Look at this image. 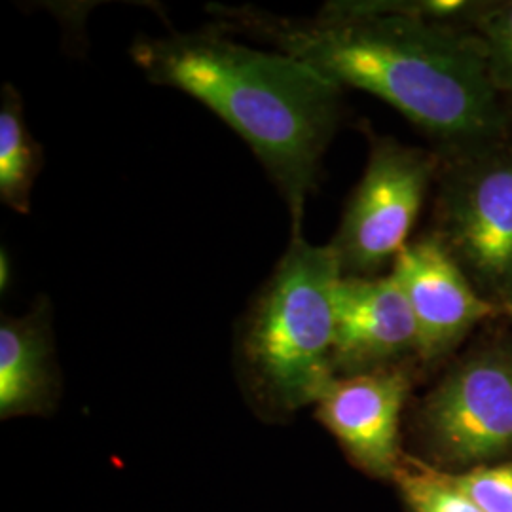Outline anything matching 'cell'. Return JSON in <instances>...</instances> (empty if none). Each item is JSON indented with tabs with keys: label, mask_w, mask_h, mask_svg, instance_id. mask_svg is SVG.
I'll return each mask as SVG.
<instances>
[{
	"label": "cell",
	"mask_w": 512,
	"mask_h": 512,
	"mask_svg": "<svg viewBox=\"0 0 512 512\" xmlns=\"http://www.w3.org/2000/svg\"><path fill=\"white\" fill-rule=\"evenodd\" d=\"M211 27L370 93L420 129L440 162L509 141L482 42L459 23L387 12L376 0L327 2L313 18L251 4H209Z\"/></svg>",
	"instance_id": "cell-1"
},
{
	"label": "cell",
	"mask_w": 512,
	"mask_h": 512,
	"mask_svg": "<svg viewBox=\"0 0 512 512\" xmlns=\"http://www.w3.org/2000/svg\"><path fill=\"white\" fill-rule=\"evenodd\" d=\"M129 55L150 84L190 95L251 148L289 209L293 232L317 190L344 90L291 55L200 31L145 35Z\"/></svg>",
	"instance_id": "cell-2"
},
{
	"label": "cell",
	"mask_w": 512,
	"mask_h": 512,
	"mask_svg": "<svg viewBox=\"0 0 512 512\" xmlns=\"http://www.w3.org/2000/svg\"><path fill=\"white\" fill-rule=\"evenodd\" d=\"M342 277L330 245L293 232L239 330L241 365L262 403L281 412L315 404L336 376L334 289Z\"/></svg>",
	"instance_id": "cell-3"
},
{
	"label": "cell",
	"mask_w": 512,
	"mask_h": 512,
	"mask_svg": "<svg viewBox=\"0 0 512 512\" xmlns=\"http://www.w3.org/2000/svg\"><path fill=\"white\" fill-rule=\"evenodd\" d=\"M435 232L475 283L503 304L512 293V143L440 162Z\"/></svg>",
	"instance_id": "cell-4"
},
{
	"label": "cell",
	"mask_w": 512,
	"mask_h": 512,
	"mask_svg": "<svg viewBox=\"0 0 512 512\" xmlns=\"http://www.w3.org/2000/svg\"><path fill=\"white\" fill-rule=\"evenodd\" d=\"M440 171L435 150L408 147L393 137L370 145L365 173L330 241L342 275L374 277L410 243L425 196Z\"/></svg>",
	"instance_id": "cell-5"
},
{
	"label": "cell",
	"mask_w": 512,
	"mask_h": 512,
	"mask_svg": "<svg viewBox=\"0 0 512 512\" xmlns=\"http://www.w3.org/2000/svg\"><path fill=\"white\" fill-rule=\"evenodd\" d=\"M420 418L442 458L484 463L511 454V355L492 349L461 363L425 399Z\"/></svg>",
	"instance_id": "cell-6"
},
{
	"label": "cell",
	"mask_w": 512,
	"mask_h": 512,
	"mask_svg": "<svg viewBox=\"0 0 512 512\" xmlns=\"http://www.w3.org/2000/svg\"><path fill=\"white\" fill-rule=\"evenodd\" d=\"M416 317L393 275L346 277L334 289L336 376H357L395 368L399 359L418 355Z\"/></svg>",
	"instance_id": "cell-7"
},
{
	"label": "cell",
	"mask_w": 512,
	"mask_h": 512,
	"mask_svg": "<svg viewBox=\"0 0 512 512\" xmlns=\"http://www.w3.org/2000/svg\"><path fill=\"white\" fill-rule=\"evenodd\" d=\"M391 275L416 317L423 361L448 353L497 311L433 234L410 241L393 262Z\"/></svg>",
	"instance_id": "cell-8"
},
{
	"label": "cell",
	"mask_w": 512,
	"mask_h": 512,
	"mask_svg": "<svg viewBox=\"0 0 512 512\" xmlns=\"http://www.w3.org/2000/svg\"><path fill=\"white\" fill-rule=\"evenodd\" d=\"M408 391L399 368L340 376L315 403V416L368 475L393 478L403 459L399 423Z\"/></svg>",
	"instance_id": "cell-9"
},
{
	"label": "cell",
	"mask_w": 512,
	"mask_h": 512,
	"mask_svg": "<svg viewBox=\"0 0 512 512\" xmlns=\"http://www.w3.org/2000/svg\"><path fill=\"white\" fill-rule=\"evenodd\" d=\"M55 391L52 306L40 296L27 315L0 321V418L46 414Z\"/></svg>",
	"instance_id": "cell-10"
},
{
	"label": "cell",
	"mask_w": 512,
	"mask_h": 512,
	"mask_svg": "<svg viewBox=\"0 0 512 512\" xmlns=\"http://www.w3.org/2000/svg\"><path fill=\"white\" fill-rule=\"evenodd\" d=\"M40 169L42 148L27 128L23 99L12 84H4L0 95V202L27 215Z\"/></svg>",
	"instance_id": "cell-11"
},
{
	"label": "cell",
	"mask_w": 512,
	"mask_h": 512,
	"mask_svg": "<svg viewBox=\"0 0 512 512\" xmlns=\"http://www.w3.org/2000/svg\"><path fill=\"white\" fill-rule=\"evenodd\" d=\"M393 480L410 512H484L456 480L420 459L403 458Z\"/></svg>",
	"instance_id": "cell-12"
},
{
	"label": "cell",
	"mask_w": 512,
	"mask_h": 512,
	"mask_svg": "<svg viewBox=\"0 0 512 512\" xmlns=\"http://www.w3.org/2000/svg\"><path fill=\"white\" fill-rule=\"evenodd\" d=\"M484 48L488 74L503 105H512V0L484 2L467 25Z\"/></svg>",
	"instance_id": "cell-13"
},
{
	"label": "cell",
	"mask_w": 512,
	"mask_h": 512,
	"mask_svg": "<svg viewBox=\"0 0 512 512\" xmlns=\"http://www.w3.org/2000/svg\"><path fill=\"white\" fill-rule=\"evenodd\" d=\"M459 486L484 512H512V459L501 465H480L456 475Z\"/></svg>",
	"instance_id": "cell-14"
},
{
	"label": "cell",
	"mask_w": 512,
	"mask_h": 512,
	"mask_svg": "<svg viewBox=\"0 0 512 512\" xmlns=\"http://www.w3.org/2000/svg\"><path fill=\"white\" fill-rule=\"evenodd\" d=\"M12 266H10V260H8V255H6V251H2L0 253V287H2V291H6V287L10 285V281H12Z\"/></svg>",
	"instance_id": "cell-15"
},
{
	"label": "cell",
	"mask_w": 512,
	"mask_h": 512,
	"mask_svg": "<svg viewBox=\"0 0 512 512\" xmlns=\"http://www.w3.org/2000/svg\"><path fill=\"white\" fill-rule=\"evenodd\" d=\"M505 310L509 311V315L512 317V293L507 296V300L501 304Z\"/></svg>",
	"instance_id": "cell-16"
}]
</instances>
